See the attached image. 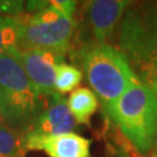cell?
<instances>
[{
    "instance_id": "6da1fadb",
    "label": "cell",
    "mask_w": 157,
    "mask_h": 157,
    "mask_svg": "<svg viewBox=\"0 0 157 157\" xmlns=\"http://www.w3.org/2000/svg\"><path fill=\"white\" fill-rule=\"evenodd\" d=\"M43 109V97L29 80L14 48L0 57V121L23 134Z\"/></svg>"
},
{
    "instance_id": "7a4b0ae2",
    "label": "cell",
    "mask_w": 157,
    "mask_h": 157,
    "mask_svg": "<svg viewBox=\"0 0 157 157\" xmlns=\"http://www.w3.org/2000/svg\"><path fill=\"white\" fill-rule=\"evenodd\" d=\"M80 55L87 82L109 115L115 101L137 77L126 55L112 45L86 44Z\"/></svg>"
},
{
    "instance_id": "3957f363",
    "label": "cell",
    "mask_w": 157,
    "mask_h": 157,
    "mask_svg": "<svg viewBox=\"0 0 157 157\" xmlns=\"http://www.w3.org/2000/svg\"><path fill=\"white\" fill-rule=\"evenodd\" d=\"M109 117L140 154L150 152L157 121V105L151 90L135 80L115 101Z\"/></svg>"
},
{
    "instance_id": "277c9868",
    "label": "cell",
    "mask_w": 157,
    "mask_h": 157,
    "mask_svg": "<svg viewBox=\"0 0 157 157\" xmlns=\"http://www.w3.org/2000/svg\"><path fill=\"white\" fill-rule=\"evenodd\" d=\"M73 19L49 6L35 14L20 17L19 49H43L63 54L69 49L75 33Z\"/></svg>"
},
{
    "instance_id": "5b68a950",
    "label": "cell",
    "mask_w": 157,
    "mask_h": 157,
    "mask_svg": "<svg viewBox=\"0 0 157 157\" xmlns=\"http://www.w3.org/2000/svg\"><path fill=\"white\" fill-rule=\"evenodd\" d=\"M20 62L41 97L51 98L57 93L55 90L56 67L64 63V55L56 51L43 49H19Z\"/></svg>"
},
{
    "instance_id": "8992f818",
    "label": "cell",
    "mask_w": 157,
    "mask_h": 157,
    "mask_svg": "<svg viewBox=\"0 0 157 157\" xmlns=\"http://www.w3.org/2000/svg\"><path fill=\"white\" fill-rule=\"evenodd\" d=\"M27 151H44L49 157H90L91 141L76 133L54 136L22 134Z\"/></svg>"
},
{
    "instance_id": "52a82bcc",
    "label": "cell",
    "mask_w": 157,
    "mask_h": 157,
    "mask_svg": "<svg viewBox=\"0 0 157 157\" xmlns=\"http://www.w3.org/2000/svg\"><path fill=\"white\" fill-rule=\"evenodd\" d=\"M76 120L67 104V99L59 93L50 98V104L40 113L33 124L23 134L37 136H54L65 133H73Z\"/></svg>"
},
{
    "instance_id": "ba28073f",
    "label": "cell",
    "mask_w": 157,
    "mask_h": 157,
    "mask_svg": "<svg viewBox=\"0 0 157 157\" xmlns=\"http://www.w3.org/2000/svg\"><path fill=\"white\" fill-rule=\"evenodd\" d=\"M129 4L126 0H94L87 4V19L95 43H104L112 35Z\"/></svg>"
},
{
    "instance_id": "9c48e42d",
    "label": "cell",
    "mask_w": 157,
    "mask_h": 157,
    "mask_svg": "<svg viewBox=\"0 0 157 157\" xmlns=\"http://www.w3.org/2000/svg\"><path fill=\"white\" fill-rule=\"evenodd\" d=\"M130 49H135L139 62H142L143 79L141 80L151 90L157 105V33L147 39H139V42H132Z\"/></svg>"
},
{
    "instance_id": "30bf717a",
    "label": "cell",
    "mask_w": 157,
    "mask_h": 157,
    "mask_svg": "<svg viewBox=\"0 0 157 157\" xmlns=\"http://www.w3.org/2000/svg\"><path fill=\"white\" fill-rule=\"evenodd\" d=\"M67 107L77 124H89L98 108V99L94 92L87 87H79L72 91L67 99Z\"/></svg>"
},
{
    "instance_id": "8fae6325",
    "label": "cell",
    "mask_w": 157,
    "mask_h": 157,
    "mask_svg": "<svg viewBox=\"0 0 157 157\" xmlns=\"http://www.w3.org/2000/svg\"><path fill=\"white\" fill-rule=\"evenodd\" d=\"M26 152L22 134L0 121V157H25Z\"/></svg>"
},
{
    "instance_id": "7c38bea8",
    "label": "cell",
    "mask_w": 157,
    "mask_h": 157,
    "mask_svg": "<svg viewBox=\"0 0 157 157\" xmlns=\"http://www.w3.org/2000/svg\"><path fill=\"white\" fill-rule=\"evenodd\" d=\"M83 78L82 71L78 67L61 63L56 67V76H55V90L57 93H69L77 89Z\"/></svg>"
},
{
    "instance_id": "4fadbf2b",
    "label": "cell",
    "mask_w": 157,
    "mask_h": 157,
    "mask_svg": "<svg viewBox=\"0 0 157 157\" xmlns=\"http://www.w3.org/2000/svg\"><path fill=\"white\" fill-rule=\"evenodd\" d=\"M20 17H0V57L17 48Z\"/></svg>"
},
{
    "instance_id": "5bb4252c",
    "label": "cell",
    "mask_w": 157,
    "mask_h": 157,
    "mask_svg": "<svg viewBox=\"0 0 157 157\" xmlns=\"http://www.w3.org/2000/svg\"><path fill=\"white\" fill-rule=\"evenodd\" d=\"M26 2L15 0H0V17H17L25 15Z\"/></svg>"
},
{
    "instance_id": "9a60e30c",
    "label": "cell",
    "mask_w": 157,
    "mask_h": 157,
    "mask_svg": "<svg viewBox=\"0 0 157 157\" xmlns=\"http://www.w3.org/2000/svg\"><path fill=\"white\" fill-rule=\"evenodd\" d=\"M76 1H70V0H52L50 1V6L55 10L61 12L65 17L73 19V14L76 11Z\"/></svg>"
},
{
    "instance_id": "2e32d148",
    "label": "cell",
    "mask_w": 157,
    "mask_h": 157,
    "mask_svg": "<svg viewBox=\"0 0 157 157\" xmlns=\"http://www.w3.org/2000/svg\"><path fill=\"white\" fill-rule=\"evenodd\" d=\"M151 157H157V121H156V132H155V137H154V143L151 148Z\"/></svg>"
}]
</instances>
